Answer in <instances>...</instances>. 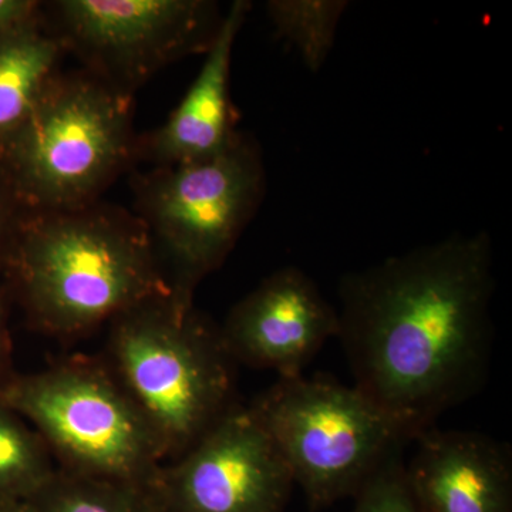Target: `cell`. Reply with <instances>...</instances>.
<instances>
[{
	"mask_svg": "<svg viewBox=\"0 0 512 512\" xmlns=\"http://www.w3.org/2000/svg\"><path fill=\"white\" fill-rule=\"evenodd\" d=\"M494 291L484 231L390 256L340 281L338 339L353 386L409 443L483 389Z\"/></svg>",
	"mask_w": 512,
	"mask_h": 512,
	"instance_id": "cell-1",
	"label": "cell"
},
{
	"mask_svg": "<svg viewBox=\"0 0 512 512\" xmlns=\"http://www.w3.org/2000/svg\"><path fill=\"white\" fill-rule=\"evenodd\" d=\"M9 258L30 320L56 339L92 332L173 291L146 225L93 204L37 212Z\"/></svg>",
	"mask_w": 512,
	"mask_h": 512,
	"instance_id": "cell-2",
	"label": "cell"
},
{
	"mask_svg": "<svg viewBox=\"0 0 512 512\" xmlns=\"http://www.w3.org/2000/svg\"><path fill=\"white\" fill-rule=\"evenodd\" d=\"M107 365L136 403L165 461L194 446L238 403L220 326L173 291L110 323Z\"/></svg>",
	"mask_w": 512,
	"mask_h": 512,
	"instance_id": "cell-3",
	"label": "cell"
},
{
	"mask_svg": "<svg viewBox=\"0 0 512 512\" xmlns=\"http://www.w3.org/2000/svg\"><path fill=\"white\" fill-rule=\"evenodd\" d=\"M131 93L94 74L53 77L26 119L2 140L18 192L37 212L76 210L138 153Z\"/></svg>",
	"mask_w": 512,
	"mask_h": 512,
	"instance_id": "cell-4",
	"label": "cell"
},
{
	"mask_svg": "<svg viewBox=\"0 0 512 512\" xmlns=\"http://www.w3.org/2000/svg\"><path fill=\"white\" fill-rule=\"evenodd\" d=\"M0 399L64 471L148 490L164 464L153 430L103 357L74 356L13 375Z\"/></svg>",
	"mask_w": 512,
	"mask_h": 512,
	"instance_id": "cell-5",
	"label": "cell"
},
{
	"mask_svg": "<svg viewBox=\"0 0 512 512\" xmlns=\"http://www.w3.org/2000/svg\"><path fill=\"white\" fill-rule=\"evenodd\" d=\"M312 511L353 498L409 441L355 386L279 377L249 404Z\"/></svg>",
	"mask_w": 512,
	"mask_h": 512,
	"instance_id": "cell-6",
	"label": "cell"
},
{
	"mask_svg": "<svg viewBox=\"0 0 512 512\" xmlns=\"http://www.w3.org/2000/svg\"><path fill=\"white\" fill-rule=\"evenodd\" d=\"M261 148L245 134L221 153L156 167L138 184L140 220L173 269L175 291L194 295L234 249L264 198Z\"/></svg>",
	"mask_w": 512,
	"mask_h": 512,
	"instance_id": "cell-7",
	"label": "cell"
},
{
	"mask_svg": "<svg viewBox=\"0 0 512 512\" xmlns=\"http://www.w3.org/2000/svg\"><path fill=\"white\" fill-rule=\"evenodd\" d=\"M55 10L64 49L127 93L165 64L207 53L224 19L207 0H62Z\"/></svg>",
	"mask_w": 512,
	"mask_h": 512,
	"instance_id": "cell-8",
	"label": "cell"
},
{
	"mask_svg": "<svg viewBox=\"0 0 512 512\" xmlns=\"http://www.w3.org/2000/svg\"><path fill=\"white\" fill-rule=\"evenodd\" d=\"M291 471L249 404L237 403L148 488L156 512H285Z\"/></svg>",
	"mask_w": 512,
	"mask_h": 512,
	"instance_id": "cell-9",
	"label": "cell"
},
{
	"mask_svg": "<svg viewBox=\"0 0 512 512\" xmlns=\"http://www.w3.org/2000/svg\"><path fill=\"white\" fill-rule=\"evenodd\" d=\"M222 342L235 365L301 376L323 346L339 336V313L301 269L265 278L228 313Z\"/></svg>",
	"mask_w": 512,
	"mask_h": 512,
	"instance_id": "cell-10",
	"label": "cell"
},
{
	"mask_svg": "<svg viewBox=\"0 0 512 512\" xmlns=\"http://www.w3.org/2000/svg\"><path fill=\"white\" fill-rule=\"evenodd\" d=\"M404 463L421 512H512V453L478 431H423Z\"/></svg>",
	"mask_w": 512,
	"mask_h": 512,
	"instance_id": "cell-11",
	"label": "cell"
},
{
	"mask_svg": "<svg viewBox=\"0 0 512 512\" xmlns=\"http://www.w3.org/2000/svg\"><path fill=\"white\" fill-rule=\"evenodd\" d=\"M251 3L237 0L229 6L197 79L170 119L144 143V153L157 167L192 163L221 153L235 140L231 80L232 50Z\"/></svg>",
	"mask_w": 512,
	"mask_h": 512,
	"instance_id": "cell-12",
	"label": "cell"
},
{
	"mask_svg": "<svg viewBox=\"0 0 512 512\" xmlns=\"http://www.w3.org/2000/svg\"><path fill=\"white\" fill-rule=\"evenodd\" d=\"M64 47L39 22L0 36V141L26 119L55 77Z\"/></svg>",
	"mask_w": 512,
	"mask_h": 512,
	"instance_id": "cell-13",
	"label": "cell"
},
{
	"mask_svg": "<svg viewBox=\"0 0 512 512\" xmlns=\"http://www.w3.org/2000/svg\"><path fill=\"white\" fill-rule=\"evenodd\" d=\"M56 470L45 440L0 399V500L29 501Z\"/></svg>",
	"mask_w": 512,
	"mask_h": 512,
	"instance_id": "cell-14",
	"label": "cell"
},
{
	"mask_svg": "<svg viewBox=\"0 0 512 512\" xmlns=\"http://www.w3.org/2000/svg\"><path fill=\"white\" fill-rule=\"evenodd\" d=\"M30 503L37 512H156L147 490L57 467Z\"/></svg>",
	"mask_w": 512,
	"mask_h": 512,
	"instance_id": "cell-15",
	"label": "cell"
},
{
	"mask_svg": "<svg viewBox=\"0 0 512 512\" xmlns=\"http://www.w3.org/2000/svg\"><path fill=\"white\" fill-rule=\"evenodd\" d=\"M276 35L298 50L311 72L322 69L335 45L345 0H271L266 5Z\"/></svg>",
	"mask_w": 512,
	"mask_h": 512,
	"instance_id": "cell-16",
	"label": "cell"
},
{
	"mask_svg": "<svg viewBox=\"0 0 512 512\" xmlns=\"http://www.w3.org/2000/svg\"><path fill=\"white\" fill-rule=\"evenodd\" d=\"M353 500L352 512H421L407 484L403 450L387 458Z\"/></svg>",
	"mask_w": 512,
	"mask_h": 512,
	"instance_id": "cell-17",
	"label": "cell"
},
{
	"mask_svg": "<svg viewBox=\"0 0 512 512\" xmlns=\"http://www.w3.org/2000/svg\"><path fill=\"white\" fill-rule=\"evenodd\" d=\"M37 10L39 3L32 0H0V36L39 22Z\"/></svg>",
	"mask_w": 512,
	"mask_h": 512,
	"instance_id": "cell-18",
	"label": "cell"
},
{
	"mask_svg": "<svg viewBox=\"0 0 512 512\" xmlns=\"http://www.w3.org/2000/svg\"><path fill=\"white\" fill-rule=\"evenodd\" d=\"M15 373L10 372V340L6 323L5 299L0 293V394Z\"/></svg>",
	"mask_w": 512,
	"mask_h": 512,
	"instance_id": "cell-19",
	"label": "cell"
},
{
	"mask_svg": "<svg viewBox=\"0 0 512 512\" xmlns=\"http://www.w3.org/2000/svg\"><path fill=\"white\" fill-rule=\"evenodd\" d=\"M0 512H37L30 501L0 500Z\"/></svg>",
	"mask_w": 512,
	"mask_h": 512,
	"instance_id": "cell-20",
	"label": "cell"
},
{
	"mask_svg": "<svg viewBox=\"0 0 512 512\" xmlns=\"http://www.w3.org/2000/svg\"><path fill=\"white\" fill-rule=\"evenodd\" d=\"M3 256V224H2V212H0V258Z\"/></svg>",
	"mask_w": 512,
	"mask_h": 512,
	"instance_id": "cell-21",
	"label": "cell"
}]
</instances>
